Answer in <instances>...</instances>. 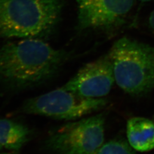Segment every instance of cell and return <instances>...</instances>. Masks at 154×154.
I'll list each match as a JSON object with an SVG mask.
<instances>
[{"label":"cell","mask_w":154,"mask_h":154,"mask_svg":"<svg viewBox=\"0 0 154 154\" xmlns=\"http://www.w3.org/2000/svg\"><path fill=\"white\" fill-rule=\"evenodd\" d=\"M93 154H135L128 142L116 139L103 143Z\"/></svg>","instance_id":"cell-10"},{"label":"cell","mask_w":154,"mask_h":154,"mask_svg":"<svg viewBox=\"0 0 154 154\" xmlns=\"http://www.w3.org/2000/svg\"><path fill=\"white\" fill-rule=\"evenodd\" d=\"M108 103L104 98H90L62 86L27 100L23 112L52 119L74 121L103 109Z\"/></svg>","instance_id":"cell-4"},{"label":"cell","mask_w":154,"mask_h":154,"mask_svg":"<svg viewBox=\"0 0 154 154\" xmlns=\"http://www.w3.org/2000/svg\"><path fill=\"white\" fill-rule=\"evenodd\" d=\"M116 79L109 54L83 66L63 86L90 98H102L108 95Z\"/></svg>","instance_id":"cell-6"},{"label":"cell","mask_w":154,"mask_h":154,"mask_svg":"<svg viewBox=\"0 0 154 154\" xmlns=\"http://www.w3.org/2000/svg\"><path fill=\"white\" fill-rule=\"evenodd\" d=\"M61 0H0V37L35 38L59 20Z\"/></svg>","instance_id":"cell-2"},{"label":"cell","mask_w":154,"mask_h":154,"mask_svg":"<svg viewBox=\"0 0 154 154\" xmlns=\"http://www.w3.org/2000/svg\"><path fill=\"white\" fill-rule=\"evenodd\" d=\"M117 85L130 95L139 97L154 88V48L137 40H117L108 54Z\"/></svg>","instance_id":"cell-3"},{"label":"cell","mask_w":154,"mask_h":154,"mask_svg":"<svg viewBox=\"0 0 154 154\" xmlns=\"http://www.w3.org/2000/svg\"><path fill=\"white\" fill-rule=\"evenodd\" d=\"M105 132V116L99 114L58 127L45 146L54 154H93L104 143Z\"/></svg>","instance_id":"cell-5"},{"label":"cell","mask_w":154,"mask_h":154,"mask_svg":"<svg viewBox=\"0 0 154 154\" xmlns=\"http://www.w3.org/2000/svg\"><path fill=\"white\" fill-rule=\"evenodd\" d=\"M134 0H77L78 25L81 30L108 29L121 23Z\"/></svg>","instance_id":"cell-7"},{"label":"cell","mask_w":154,"mask_h":154,"mask_svg":"<svg viewBox=\"0 0 154 154\" xmlns=\"http://www.w3.org/2000/svg\"><path fill=\"white\" fill-rule=\"evenodd\" d=\"M30 131L21 123L7 119H0V144L2 147L17 151L29 139Z\"/></svg>","instance_id":"cell-9"},{"label":"cell","mask_w":154,"mask_h":154,"mask_svg":"<svg viewBox=\"0 0 154 154\" xmlns=\"http://www.w3.org/2000/svg\"><path fill=\"white\" fill-rule=\"evenodd\" d=\"M128 143L134 150L148 152L154 149V122L144 117H133L127 123Z\"/></svg>","instance_id":"cell-8"},{"label":"cell","mask_w":154,"mask_h":154,"mask_svg":"<svg viewBox=\"0 0 154 154\" xmlns=\"http://www.w3.org/2000/svg\"><path fill=\"white\" fill-rule=\"evenodd\" d=\"M67 58L66 51L29 38L0 49V80L11 89L35 86L50 79Z\"/></svg>","instance_id":"cell-1"},{"label":"cell","mask_w":154,"mask_h":154,"mask_svg":"<svg viewBox=\"0 0 154 154\" xmlns=\"http://www.w3.org/2000/svg\"><path fill=\"white\" fill-rule=\"evenodd\" d=\"M140 1H142V2H149V1H151L152 0H140Z\"/></svg>","instance_id":"cell-13"},{"label":"cell","mask_w":154,"mask_h":154,"mask_svg":"<svg viewBox=\"0 0 154 154\" xmlns=\"http://www.w3.org/2000/svg\"><path fill=\"white\" fill-rule=\"evenodd\" d=\"M2 146L0 144V151H1V149H2Z\"/></svg>","instance_id":"cell-14"},{"label":"cell","mask_w":154,"mask_h":154,"mask_svg":"<svg viewBox=\"0 0 154 154\" xmlns=\"http://www.w3.org/2000/svg\"><path fill=\"white\" fill-rule=\"evenodd\" d=\"M16 154V152H14V151H13V152H10V153H2V154Z\"/></svg>","instance_id":"cell-12"},{"label":"cell","mask_w":154,"mask_h":154,"mask_svg":"<svg viewBox=\"0 0 154 154\" xmlns=\"http://www.w3.org/2000/svg\"><path fill=\"white\" fill-rule=\"evenodd\" d=\"M149 21V27L154 31V9L150 14Z\"/></svg>","instance_id":"cell-11"}]
</instances>
